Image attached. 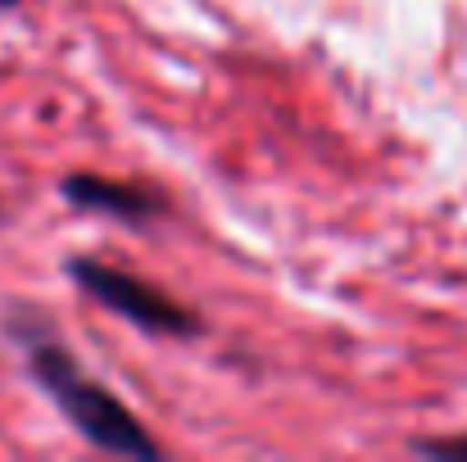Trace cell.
Here are the masks:
<instances>
[{
	"instance_id": "1",
	"label": "cell",
	"mask_w": 467,
	"mask_h": 462,
	"mask_svg": "<svg viewBox=\"0 0 467 462\" xmlns=\"http://www.w3.org/2000/svg\"><path fill=\"white\" fill-rule=\"evenodd\" d=\"M27 340V367L41 381V390L55 399V408L73 422L78 436H87L96 449L119 454V458H159V445L146 436V426L132 417L123 399H114L100 381H91L73 354L46 331L23 335Z\"/></svg>"
},
{
	"instance_id": "2",
	"label": "cell",
	"mask_w": 467,
	"mask_h": 462,
	"mask_svg": "<svg viewBox=\"0 0 467 462\" xmlns=\"http://www.w3.org/2000/svg\"><path fill=\"white\" fill-rule=\"evenodd\" d=\"M68 277L100 308L128 317L132 326H141L150 335H177V340L200 335V317L182 300H172L168 291H159V286L123 272V268H109V263H96V259H68Z\"/></svg>"
},
{
	"instance_id": "3",
	"label": "cell",
	"mask_w": 467,
	"mask_h": 462,
	"mask_svg": "<svg viewBox=\"0 0 467 462\" xmlns=\"http://www.w3.org/2000/svg\"><path fill=\"white\" fill-rule=\"evenodd\" d=\"M64 200L82 213H109L119 222H150L159 213V195L137 181H109L96 172H73L59 181Z\"/></svg>"
},
{
	"instance_id": "4",
	"label": "cell",
	"mask_w": 467,
	"mask_h": 462,
	"mask_svg": "<svg viewBox=\"0 0 467 462\" xmlns=\"http://www.w3.org/2000/svg\"><path fill=\"white\" fill-rule=\"evenodd\" d=\"M14 5H18V0H0V9H14Z\"/></svg>"
}]
</instances>
